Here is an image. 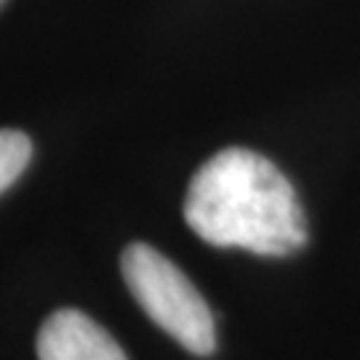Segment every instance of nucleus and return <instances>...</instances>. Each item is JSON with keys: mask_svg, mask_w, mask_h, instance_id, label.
I'll return each instance as SVG.
<instances>
[{"mask_svg": "<svg viewBox=\"0 0 360 360\" xmlns=\"http://www.w3.org/2000/svg\"><path fill=\"white\" fill-rule=\"evenodd\" d=\"M184 219L217 248L288 257L307 243V219L291 181L245 147H227L198 168L184 198Z\"/></svg>", "mask_w": 360, "mask_h": 360, "instance_id": "f257e3e1", "label": "nucleus"}, {"mask_svg": "<svg viewBox=\"0 0 360 360\" xmlns=\"http://www.w3.org/2000/svg\"><path fill=\"white\" fill-rule=\"evenodd\" d=\"M32 158V142L22 131L0 129V193L22 176Z\"/></svg>", "mask_w": 360, "mask_h": 360, "instance_id": "20e7f679", "label": "nucleus"}, {"mask_svg": "<svg viewBox=\"0 0 360 360\" xmlns=\"http://www.w3.org/2000/svg\"><path fill=\"white\" fill-rule=\"evenodd\" d=\"M123 281L147 318L184 349L206 358L217 349V328L206 299L184 272L147 243H131L120 257Z\"/></svg>", "mask_w": 360, "mask_h": 360, "instance_id": "f03ea898", "label": "nucleus"}, {"mask_svg": "<svg viewBox=\"0 0 360 360\" xmlns=\"http://www.w3.org/2000/svg\"><path fill=\"white\" fill-rule=\"evenodd\" d=\"M40 360H129L112 336L80 309H56L38 331Z\"/></svg>", "mask_w": 360, "mask_h": 360, "instance_id": "7ed1b4c3", "label": "nucleus"}]
</instances>
